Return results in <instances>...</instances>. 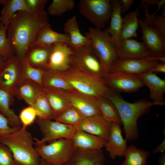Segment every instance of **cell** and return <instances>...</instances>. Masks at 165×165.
Segmentation results:
<instances>
[{
  "label": "cell",
  "mask_w": 165,
  "mask_h": 165,
  "mask_svg": "<svg viewBox=\"0 0 165 165\" xmlns=\"http://www.w3.org/2000/svg\"><path fill=\"white\" fill-rule=\"evenodd\" d=\"M49 21L48 14L45 10L35 13L20 11L13 15L9 23L7 35L19 59L25 57Z\"/></svg>",
  "instance_id": "1"
},
{
  "label": "cell",
  "mask_w": 165,
  "mask_h": 165,
  "mask_svg": "<svg viewBox=\"0 0 165 165\" xmlns=\"http://www.w3.org/2000/svg\"><path fill=\"white\" fill-rule=\"evenodd\" d=\"M105 97L114 104L118 110L123 126L125 139L127 141L137 139L139 136L138 120L149 111L153 105L152 102L141 99L134 103L129 102L111 89Z\"/></svg>",
  "instance_id": "2"
},
{
  "label": "cell",
  "mask_w": 165,
  "mask_h": 165,
  "mask_svg": "<svg viewBox=\"0 0 165 165\" xmlns=\"http://www.w3.org/2000/svg\"><path fill=\"white\" fill-rule=\"evenodd\" d=\"M34 138L26 128L0 136V143L11 150L14 159L19 165H39L41 157L33 147Z\"/></svg>",
  "instance_id": "3"
},
{
  "label": "cell",
  "mask_w": 165,
  "mask_h": 165,
  "mask_svg": "<svg viewBox=\"0 0 165 165\" xmlns=\"http://www.w3.org/2000/svg\"><path fill=\"white\" fill-rule=\"evenodd\" d=\"M61 73L74 90L96 98L105 96L111 89L102 77L72 68Z\"/></svg>",
  "instance_id": "4"
},
{
  "label": "cell",
  "mask_w": 165,
  "mask_h": 165,
  "mask_svg": "<svg viewBox=\"0 0 165 165\" xmlns=\"http://www.w3.org/2000/svg\"><path fill=\"white\" fill-rule=\"evenodd\" d=\"M85 35L90 40L106 73L110 72L112 65L117 58L116 47L110 34L105 30L90 27Z\"/></svg>",
  "instance_id": "5"
},
{
  "label": "cell",
  "mask_w": 165,
  "mask_h": 165,
  "mask_svg": "<svg viewBox=\"0 0 165 165\" xmlns=\"http://www.w3.org/2000/svg\"><path fill=\"white\" fill-rule=\"evenodd\" d=\"M35 148L41 158L55 165H64L75 148L72 139L64 138L54 141L48 144L37 145Z\"/></svg>",
  "instance_id": "6"
},
{
  "label": "cell",
  "mask_w": 165,
  "mask_h": 165,
  "mask_svg": "<svg viewBox=\"0 0 165 165\" xmlns=\"http://www.w3.org/2000/svg\"><path fill=\"white\" fill-rule=\"evenodd\" d=\"M73 48L71 66L90 74L102 77L106 74L90 45Z\"/></svg>",
  "instance_id": "7"
},
{
  "label": "cell",
  "mask_w": 165,
  "mask_h": 165,
  "mask_svg": "<svg viewBox=\"0 0 165 165\" xmlns=\"http://www.w3.org/2000/svg\"><path fill=\"white\" fill-rule=\"evenodd\" d=\"M78 7L80 14L96 28H104L110 20L112 12L110 0H81Z\"/></svg>",
  "instance_id": "8"
},
{
  "label": "cell",
  "mask_w": 165,
  "mask_h": 165,
  "mask_svg": "<svg viewBox=\"0 0 165 165\" xmlns=\"http://www.w3.org/2000/svg\"><path fill=\"white\" fill-rule=\"evenodd\" d=\"M36 122L42 135L40 140L34 138L36 145L60 139H72L76 131L74 126L52 120L38 118Z\"/></svg>",
  "instance_id": "9"
},
{
  "label": "cell",
  "mask_w": 165,
  "mask_h": 165,
  "mask_svg": "<svg viewBox=\"0 0 165 165\" xmlns=\"http://www.w3.org/2000/svg\"><path fill=\"white\" fill-rule=\"evenodd\" d=\"M102 78L107 86L115 91L135 92L145 85L137 75L122 72H111Z\"/></svg>",
  "instance_id": "10"
},
{
  "label": "cell",
  "mask_w": 165,
  "mask_h": 165,
  "mask_svg": "<svg viewBox=\"0 0 165 165\" xmlns=\"http://www.w3.org/2000/svg\"><path fill=\"white\" fill-rule=\"evenodd\" d=\"M141 28V39L151 56L163 63L165 61V37L159 31L139 20Z\"/></svg>",
  "instance_id": "11"
},
{
  "label": "cell",
  "mask_w": 165,
  "mask_h": 165,
  "mask_svg": "<svg viewBox=\"0 0 165 165\" xmlns=\"http://www.w3.org/2000/svg\"><path fill=\"white\" fill-rule=\"evenodd\" d=\"M159 63L157 58L151 57L125 59L116 58L112 65L111 72H120L138 75L149 72Z\"/></svg>",
  "instance_id": "12"
},
{
  "label": "cell",
  "mask_w": 165,
  "mask_h": 165,
  "mask_svg": "<svg viewBox=\"0 0 165 165\" xmlns=\"http://www.w3.org/2000/svg\"><path fill=\"white\" fill-rule=\"evenodd\" d=\"M20 60L16 56L6 62L0 72V90L15 96L21 76Z\"/></svg>",
  "instance_id": "13"
},
{
  "label": "cell",
  "mask_w": 165,
  "mask_h": 165,
  "mask_svg": "<svg viewBox=\"0 0 165 165\" xmlns=\"http://www.w3.org/2000/svg\"><path fill=\"white\" fill-rule=\"evenodd\" d=\"M112 123L105 119L101 114H99L84 118L75 127L76 130L84 131L107 141Z\"/></svg>",
  "instance_id": "14"
},
{
  "label": "cell",
  "mask_w": 165,
  "mask_h": 165,
  "mask_svg": "<svg viewBox=\"0 0 165 165\" xmlns=\"http://www.w3.org/2000/svg\"><path fill=\"white\" fill-rule=\"evenodd\" d=\"M73 51L72 48L66 43L53 44L47 70L60 72L68 70L71 68V58Z\"/></svg>",
  "instance_id": "15"
},
{
  "label": "cell",
  "mask_w": 165,
  "mask_h": 165,
  "mask_svg": "<svg viewBox=\"0 0 165 165\" xmlns=\"http://www.w3.org/2000/svg\"><path fill=\"white\" fill-rule=\"evenodd\" d=\"M71 105L85 117L101 114L98 107L97 98L75 90L66 91Z\"/></svg>",
  "instance_id": "16"
},
{
  "label": "cell",
  "mask_w": 165,
  "mask_h": 165,
  "mask_svg": "<svg viewBox=\"0 0 165 165\" xmlns=\"http://www.w3.org/2000/svg\"><path fill=\"white\" fill-rule=\"evenodd\" d=\"M117 58L121 59L152 57L142 42L128 39L120 40L116 46Z\"/></svg>",
  "instance_id": "17"
},
{
  "label": "cell",
  "mask_w": 165,
  "mask_h": 165,
  "mask_svg": "<svg viewBox=\"0 0 165 165\" xmlns=\"http://www.w3.org/2000/svg\"><path fill=\"white\" fill-rule=\"evenodd\" d=\"M150 90V97L153 105L165 104L163 95L165 91V80L157 76L156 73L147 72L137 75Z\"/></svg>",
  "instance_id": "18"
},
{
  "label": "cell",
  "mask_w": 165,
  "mask_h": 165,
  "mask_svg": "<svg viewBox=\"0 0 165 165\" xmlns=\"http://www.w3.org/2000/svg\"><path fill=\"white\" fill-rule=\"evenodd\" d=\"M120 126L112 123L108 140L104 146L110 157L113 159L117 156H124L128 148L127 141L122 135Z\"/></svg>",
  "instance_id": "19"
},
{
  "label": "cell",
  "mask_w": 165,
  "mask_h": 165,
  "mask_svg": "<svg viewBox=\"0 0 165 165\" xmlns=\"http://www.w3.org/2000/svg\"><path fill=\"white\" fill-rule=\"evenodd\" d=\"M105 157L102 149L89 151L75 148L64 165H104Z\"/></svg>",
  "instance_id": "20"
},
{
  "label": "cell",
  "mask_w": 165,
  "mask_h": 165,
  "mask_svg": "<svg viewBox=\"0 0 165 165\" xmlns=\"http://www.w3.org/2000/svg\"><path fill=\"white\" fill-rule=\"evenodd\" d=\"M43 87V92L51 108L55 120L61 113L72 106L66 91L52 87Z\"/></svg>",
  "instance_id": "21"
},
{
  "label": "cell",
  "mask_w": 165,
  "mask_h": 165,
  "mask_svg": "<svg viewBox=\"0 0 165 165\" xmlns=\"http://www.w3.org/2000/svg\"><path fill=\"white\" fill-rule=\"evenodd\" d=\"M43 93V87L42 85L31 80L23 79L20 80L15 96L31 106Z\"/></svg>",
  "instance_id": "22"
},
{
  "label": "cell",
  "mask_w": 165,
  "mask_h": 165,
  "mask_svg": "<svg viewBox=\"0 0 165 165\" xmlns=\"http://www.w3.org/2000/svg\"><path fill=\"white\" fill-rule=\"evenodd\" d=\"M53 45H38L30 48L25 55L29 64L35 68L47 70Z\"/></svg>",
  "instance_id": "23"
},
{
  "label": "cell",
  "mask_w": 165,
  "mask_h": 165,
  "mask_svg": "<svg viewBox=\"0 0 165 165\" xmlns=\"http://www.w3.org/2000/svg\"><path fill=\"white\" fill-rule=\"evenodd\" d=\"M72 140L75 148L84 151L101 149L107 141L102 138L81 130H76Z\"/></svg>",
  "instance_id": "24"
},
{
  "label": "cell",
  "mask_w": 165,
  "mask_h": 165,
  "mask_svg": "<svg viewBox=\"0 0 165 165\" xmlns=\"http://www.w3.org/2000/svg\"><path fill=\"white\" fill-rule=\"evenodd\" d=\"M64 31L69 37L70 46L72 48L90 45V40L80 32L75 16L68 19L64 24Z\"/></svg>",
  "instance_id": "25"
},
{
  "label": "cell",
  "mask_w": 165,
  "mask_h": 165,
  "mask_svg": "<svg viewBox=\"0 0 165 165\" xmlns=\"http://www.w3.org/2000/svg\"><path fill=\"white\" fill-rule=\"evenodd\" d=\"M59 42L64 43L70 46L68 35L54 31L48 23L41 28L31 47L38 45H51Z\"/></svg>",
  "instance_id": "26"
},
{
  "label": "cell",
  "mask_w": 165,
  "mask_h": 165,
  "mask_svg": "<svg viewBox=\"0 0 165 165\" xmlns=\"http://www.w3.org/2000/svg\"><path fill=\"white\" fill-rule=\"evenodd\" d=\"M112 12L109 27L105 30L111 35L116 47L120 41L119 35L123 18L121 16L120 7L121 0H111Z\"/></svg>",
  "instance_id": "27"
},
{
  "label": "cell",
  "mask_w": 165,
  "mask_h": 165,
  "mask_svg": "<svg viewBox=\"0 0 165 165\" xmlns=\"http://www.w3.org/2000/svg\"><path fill=\"white\" fill-rule=\"evenodd\" d=\"M14 102V96L0 90V113L8 119L11 127L19 129L22 127L21 123L18 116L10 108Z\"/></svg>",
  "instance_id": "28"
},
{
  "label": "cell",
  "mask_w": 165,
  "mask_h": 165,
  "mask_svg": "<svg viewBox=\"0 0 165 165\" xmlns=\"http://www.w3.org/2000/svg\"><path fill=\"white\" fill-rule=\"evenodd\" d=\"M139 7L125 15L123 18L119 40L130 39L137 36V31L139 25L138 16Z\"/></svg>",
  "instance_id": "29"
},
{
  "label": "cell",
  "mask_w": 165,
  "mask_h": 165,
  "mask_svg": "<svg viewBox=\"0 0 165 165\" xmlns=\"http://www.w3.org/2000/svg\"><path fill=\"white\" fill-rule=\"evenodd\" d=\"M20 11L29 12L25 0H6L1 11L0 26L8 24L13 15Z\"/></svg>",
  "instance_id": "30"
},
{
  "label": "cell",
  "mask_w": 165,
  "mask_h": 165,
  "mask_svg": "<svg viewBox=\"0 0 165 165\" xmlns=\"http://www.w3.org/2000/svg\"><path fill=\"white\" fill-rule=\"evenodd\" d=\"M42 85L43 87H54L67 91L74 90L63 77L61 72L50 70H45L42 79Z\"/></svg>",
  "instance_id": "31"
},
{
  "label": "cell",
  "mask_w": 165,
  "mask_h": 165,
  "mask_svg": "<svg viewBox=\"0 0 165 165\" xmlns=\"http://www.w3.org/2000/svg\"><path fill=\"white\" fill-rule=\"evenodd\" d=\"M97 101L101 115L105 119L112 123L122 124L118 110L110 100L104 96L97 98Z\"/></svg>",
  "instance_id": "32"
},
{
  "label": "cell",
  "mask_w": 165,
  "mask_h": 165,
  "mask_svg": "<svg viewBox=\"0 0 165 165\" xmlns=\"http://www.w3.org/2000/svg\"><path fill=\"white\" fill-rule=\"evenodd\" d=\"M149 152L131 145L128 147L124 156L125 159L121 165H147Z\"/></svg>",
  "instance_id": "33"
},
{
  "label": "cell",
  "mask_w": 165,
  "mask_h": 165,
  "mask_svg": "<svg viewBox=\"0 0 165 165\" xmlns=\"http://www.w3.org/2000/svg\"><path fill=\"white\" fill-rule=\"evenodd\" d=\"M31 106L35 110L38 118L54 119L53 111L44 92L38 96Z\"/></svg>",
  "instance_id": "34"
},
{
  "label": "cell",
  "mask_w": 165,
  "mask_h": 165,
  "mask_svg": "<svg viewBox=\"0 0 165 165\" xmlns=\"http://www.w3.org/2000/svg\"><path fill=\"white\" fill-rule=\"evenodd\" d=\"M20 62L21 69L20 80H31L42 85L43 76L46 70L38 69L31 66L29 64L25 56L20 60Z\"/></svg>",
  "instance_id": "35"
},
{
  "label": "cell",
  "mask_w": 165,
  "mask_h": 165,
  "mask_svg": "<svg viewBox=\"0 0 165 165\" xmlns=\"http://www.w3.org/2000/svg\"><path fill=\"white\" fill-rule=\"evenodd\" d=\"M8 24L2 26L0 29V56L6 61L16 56L14 48L7 36V28Z\"/></svg>",
  "instance_id": "36"
},
{
  "label": "cell",
  "mask_w": 165,
  "mask_h": 165,
  "mask_svg": "<svg viewBox=\"0 0 165 165\" xmlns=\"http://www.w3.org/2000/svg\"><path fill=\"white\" fill-rule=\"evenodd\" d=\"M85 117L78 110L71 106L61 113L55 120L65 124L75 127Z\"/></svg>",
  "instance_id": "37"
},
{
  "label": "cell",
  "mask_w": 165,
  "mask_h": 165,
  "mask_svg": "<svg viewBox=\"0 0 165 165\" xmlns=\"http://www.w3.org/2000/svg\"><path fill=\"white\" fill-rule=\"evenodd\" d=\"M75 5L74 0H53L47 8V13L55 16H61L72 10Z\"/></svg>",
  "instance_id": "38"
},
{
  "label": "cell",
  "mask_w": 165,
  "mask_h": 165,
  "mask_svg": "<svg viewBox=\"0 0 165 165\" xmlns=\"http://www.w3.org/2000/svg\"><path fill=\"white\" fill-rule=\"evenodd\" d=\"M141 7L145 8L146 19L144 22L149 26L154 29L165 37V17L149 14V6L142 4Z\"/></svg>",
  "instance_id": "39"
},
{
  "label": "cell",
  "mask_w": 165,
  "mask_h": 165,
  "mask_svg": "<svg viewBox=\"0 0 165 165\" xmlns=\"http://www.w3.org/2000/svg\"><path fill=\"white\" fill-rule=\"evenodd\" d=\"M37 116L36 112L31 106L29 105L23 108L18 116L22 124V127L26 128L33 123Z\"/></svg>",
  "instance_id": "40"
},
{
  "label": "cell",
  "mask_w": 165,
  "mask_h": 165,
  "mask_svg": "<svg viewBox=\"0 0 165 165\" xmlns=\"http://www.w3.org/2000/svg\"><path fill=\"white\" fill-rule=\"evenodd\" d=\"M0 165H18L9 148L0 143Z\"/></svg>",
  "instance_id": "41"
},
{
  "label": "cell",
  "mask_w": 165,
  "mask_h": 165,
  "mask_svg": "<svg viewBox=\"0 0 165 165\" xmlns=\"http://www.w3.org/2000/svg\"><path fill=\"white\" fill-rule=\"evenodd\" d=\"M29 13H35L44 11L47 0H25Z\"/></svg>",
  "instance_id": "42"
},
{
  "label": "cell",
  "mask_w": 165,
  "mask_h": 165,
  "mask_svg": "<svg viewBox=\"0 0 165 165\" xmlns=\"http://www.w3.org/2000/svg\"><path fill=\"white\" fill-rule=\"evenodd\" d=\"M18 130L11 127L8 119L0 113V136L13 132Z\"/></svg>",
  "instance_id": "43"
},
{
  "label": "cell",
  "mask_w": 165,
  "mask_h": 165,
  "mask_svg": "<svg viewBox=\"0 0 165 165\" xmlns=\"http://www.w3.org/2000/svg\"><path fill=\"white\" fill-rule=\"evenodd\" d=\"M121 2L120 11L122 14L125 13L128 11L134 1V0H121Z\"/></svg>",
  "instance_id": "44"
},
{
  "label": "cell",
  "mask_w": 165,
  "mask_h": 165,
  "mask_svg": "<svg viewBox=\"0 0 165 165\" xmlns=\"http://www.w3.org/2000/svg\"><path fill=\"white\" fill-rule=\"evenodd\" d=\"M149 72H162L165 73V64L163 63L161 64L159 63L154 67Z\"/></svg>",
  "instance_id": "45"
},
{
  "label": "cell",
  "mask_w": 165,
  "mask_h": 165,
  "mask_svg": "<svg viewBox=\"0 0 165 165\" xmlns=\"http://www.w3.org/2000/svg\"><path fill=\"white\" fill-rule=\"evenodd\" d=\"M165 150V139H164L163 141L159 146L155 148L152 151L153 153H156L159 152H164Z\"/></svg>",
  "instance_id": "46"
},
{
  "label": "cell",
  "mask_w": 165,
  "mask_h": 165,
  "mask_svg": "<svg viewBox=\"0 0 165 165\" xmlns=\"http://www.w3.org/2000/svg\"><path fill=\"white\" fill-rule=\"evenodd\" d=\"M159 1L158 0H142L141 2L142 4H145L148 6H157Z\"/></svg>",
  "instance_id": "47"
},
{
  "label": "cell",
  "mask_w": 165,
  "mask_h": 165,
  "mask_svg": "<svg viewBox=\"0 0 165 165\" xmlns=\"http://www.w3.org/2000/svg\"><path fill=\"white\" fill-rule=\"evenodd\" d=\"M159 165H165V153H162L159 161Z\"/></svg>",
  "instance_id": "48"
},
{
  "label": "cell",
  "mask_w": 165,
  "mask_h": 165,
  "mask_svg": "<svg viewBox=\"0 0 165 165\" xmlns=\"http://www.w3.org/2000/svg\"><path fill=\"white\" fill-rule=\"evenodd\" d=\"M6 61L0 56V72L2 70L5 65Z\"/></svg>",
  "instance_id": "49"
},
{
  "label": "cell",
  "mask_w": 165,
  "mask_h": 165,
  "mask_svg": "<svg viewBox=\"0 0 165 165\" xmlns=\"http://www.w3.org/2000/svg\"><path fill=\"white\" fill-rule=\"evenodd\" d=\"M39 165H55L50 164L46 162L44 159L41 157V160Z\"/></svg>",
  "instance_id": "50"
},
{
  "label": "cell",
  "mask_w": 165,
  "mask_h": 165,
  "mask_svg": "<svg viewBox=\"0 0 165 165\" xmlns=\"http://www.w3.org/2000/svg\"><path fill=\"white\" fill-rule=\"evenodd\" d=\"M6 0H0V4H2L3 5L5 4Z\"/></svg>",
  "instance_id": "51"
},
{
  "label": "cell",
  "mask_w": 165,
  "mask_h": 165,
  "mask_svg": "<svg viewBox=\"0 0 165 165\" xmlns=\"http://www.w3.org/2000/svg\"><path fill=\"white\" fill-rule=\"evenodd\" d=\"M1 27H2L1 26H0V29L1 28Z\"/></svg>",
  "instance_id": "52"
}]
</instances>
